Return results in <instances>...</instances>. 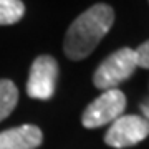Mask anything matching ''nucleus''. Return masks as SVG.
I'll return each mask as SVG.
<instances>
[{
	"mask_svg": "<svg viewBox=\"0 0 149 149\" xmlns=\"http://www.w3.org/2000/svg\"><path fill=\"white\" fill-rule=\"evenodd\" d=\"M113 22L114 12L109 5L96 3L90 7L70 25L63 42L65 55L74 61L86 58L109 32Z\"/></svg>",
	"mask_w": 149,
	"mask_h": 149,
	"instance_id": "f257e3e1",
	"label": "nucleus"
},
{
	"mask_svg": "<svg viewBox=\"0 0 149 149\" xmlns=\"http://www.w3.org/2000/svg\"><path fill=\"white\" fill-rule=\"evenodd\" d=\"M138 68L136 52L131 48H121L109 55L93 74V83L98 90H114L126 81Z\"/></svg>",
	"mask_w": 149,
	"mask_h": 149,
	"instance_id": "f03ea898",
	"label": "nucleus"
},
{
	"mask_svg": "<svg viewBox=\"0 0 149 149\" xmlns=\"http://www.w3.org/2000/svg\"><path fill=\"white\" fill-rule=\"evenodd\" d=\"M124 108H126L124 93L119 91L118 88L106 90L100 98H96L91 104H88V108L81 116V123L88 129L100 128V126L116 121L119 116H123Z\"/></svg>",
	"mask_w": 149,
	"mask_h": 149,
	"instance_id": "7ed1b4c3",
	"label": "nucleus"
},
{
	"mask_svg": "<svg viewBox=\"0 0 149 149\" xmlns=\"http://www.w3.org/2000/svg\"><path fill=\"white\" fill-rule=\"evenodd\" d=\"M149 136V121L136 114H123L111 123L104 143L111 148L123 149L141 143Z\"/></svg>",
	"mask_w": 149,
	"mask_h": 149,
	"instance_id": "20e7f679",
	"label": "nucleus"
},
{
	"mask_svg": "<svg viewBox=\"0 0 149 149\" xmlns=\"http://www.w3.org/2000/svg\"><path fill=\"white\" fill-rule=\"evenodd\" d=\"M58 76V63L53 56L42 55L33 61L28 74L27 93L35 100H50L55 93Z\"/></svg>",
	"mask_w": 149,
	"mask_h": 149,
	"instance_id": "39448f33",
	"label": "nucleus"
},
{
	"mask_svg": "<svg viewBox=\"0 0 149 149\" xmlns=\"http://www.w3.org/2000/svg\"><path fill=\"white\" fill-rule=\"evenodd\" d=\"M42 141V129L33 124H23L0 133V149H35Z\"/></svg>",
	"mask_w": 149,
	"mask_h": 149,
	"instance_id": "423d86ee",
	"label": "nucleus"
},
{
	"mask_svg": "<svg viewBox=\"0 0 149 149\" xmlns=\"http://www.w3.org/2000/svg\"><path fill=\"white\" fill-rule=\"evenodd\" d=\"M18 90L10 80H0V121L5 119L17 106Z\"/></svg>",
	"mask_w": 149,
	"mask_h": 149,
	"instance_id": "0eeeda50",
	"label": "nucleus"
},
{
	"mask_svg": "<svg viewBox=\"0 0 149 149\" xmlns=\"http://www.w3.org/2000/svg\"><path fill=\"white\" fill-rule=\"evenodd\" d=\"M25 5L20 0H0V25H13L22 20Z\"/></svg>",
	"mask_w": 149,
	"mask_h": 149,
	"instance_id": "6e6552de",
	"label": "nucleus"
},
{
	"mask_svg": "<svg viewBox=\"0 0 149 149\" xmlns=\"http://www.w3.org/2000/svg\"><path fill=\"white\" fill-rule=\"evenodd\" d=\"M136 52V58H138V66L139 68H149V40L144 42L143 45H139Z\"/></svg>",
	"mask_w": 149,
	"mask_h": 149,
	"instance_id": "1a4fd4ad",
	"label": "nucleus"
},
{
	"mask_svg": "<svg viewBox=\"0 0 149 149\" xmlns=\"http://www.w3.org/2000/svg\"><path fill=\"white\" fill-rule=\"evenodd\" d=\"M141 109H143V114H144L143 118L149 121V101H148V103H144L143 106H141Z\"/></svg>",
	"mask_w": 149,
	"mask_h": 149,
	"instance_id": "9d476101",
	"label": "nucleus"
}]
</instances>
